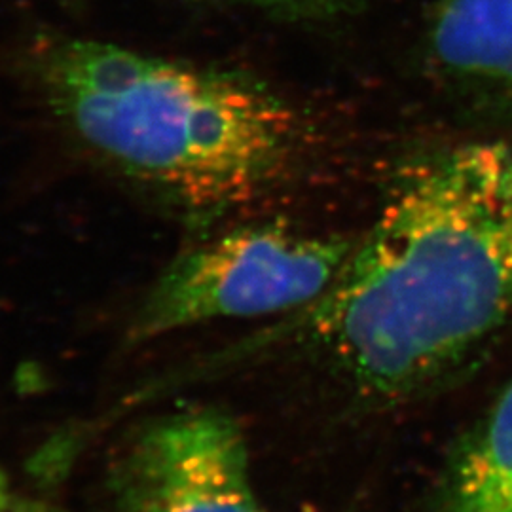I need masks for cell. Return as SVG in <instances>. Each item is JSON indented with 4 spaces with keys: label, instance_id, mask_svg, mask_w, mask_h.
<instances>
[{
    "label": "cell",
    "instance_id": "8992f818",
    "mask_svg": "<svg viewBox=\"0 0 512 512\" xmlns=\"http://www.w3.org/2000/svg\"><path fill=\"white\" fill-rule=\"evenodd\" d=\"M442 511L512 512V382L450 461Z\"/></svg>",
    "mask_w": 512,
    "mask_h": 512
},
{
    "label": "cell",
    "instance_id": "3957f363",
    "mask_svg": "<svg viewBox=\"0 0 512 512\" xmlns=\"http://www.w3.org/2000/svg\"><path fill=\"white\" fill-rule=\"evenodd\" d=\"M355 239L249 226L179 256L133 319L129 338L148 340L220 319L294 313L325 293Z\"/></svg>",
    "mask_w": 512,
    "mask_h": 512
},
{
    "label": "cell",
    "instance_id": "6da1fadb",
    "mask_svg": "<svg viewBox=\"0 0 512 512\" xmlns=\"http://www.w3.org/2000/svg\"><path fill=\"white\" fill-rule=\"evenodd\" d=\"M296 338L372 401L439 384L512 327V148L471 141L403 167Z\"/></svg>",
    "mask_w": 512,
    "mask_h": 512
},
{
    "label": "cell",
    "instance_id": "52a82bcc",
    "mask_svg": "<svg viewBox=\"0 0 512 512\" xmlns=\"http://www.w3.org/2000/svg\"><path fill=\"white\" fill-rule=\"evenodd\" d=\"M256 12L291 23H327L361 10L368 0H236Z\"/></svg>",
    "mask_w": 512,
    "mask_h": 512
},
{
    "label": "cell",
    "instance_id": "ba28073f",
    "mask_svg": "<svg viewBox=\"0 0 512 512\" xmlns=\"http://www.w3.org/2000/svg\"><path fill=\"white\" fill-rule=\"evenodd\" d=\"M25 505L19 503L18 497L12 490L8 475L0 469V512H23Z\"/></svg>",
    "mask_w": 512,
    "mask_h": 512
},
{
    "label": "cell",
    "instance_id": "277c9868",
    "mask_svg": "<svg viewBox=\"0 0 512 512\" xmlns=\"http://www.w3.org/2000/svg\"><path fill=\"white\" fill-rule=\"evenodd\" d=\"M114 512H264L238 423L215 408L158 418L112 475Z\"/></svg>",
    "mask_w": 512,
    "mask_h": 512
},
{
    "label": "cell",
    "instance_id": "5b68a950",
    "mask_svg": "<svg viewBox=\"0 0 512 512\" xmlns=\"http://www.w3.org/2000/svg\"><path fill=\"white\" fill-rule=\"evenodd\" d=\"M425 50L450 84L512 110V0H435Z\"/></svg>",
    "mask_w": 512,
    "mask_h": 512
},
{
    "label": "cell",
    "instance_id": "7a4b0ae2",
    "mask_svg": "<svg viewBox=\"0 0 512 512\" xmlns=\"http://www.w3.org/2000/svg\"><path fill=\"white\" fill-rule=\"evenodd\" d=\"M37 74L84 147L194 215L255 200L298 148L293 107L247 74L84 38L50 44Z\"/></svg>",
    "mask_w": 512,
    "mask_h": 512
}]
</instances>
